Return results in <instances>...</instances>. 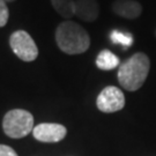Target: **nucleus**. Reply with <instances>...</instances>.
Returning a JSON list of instances; mask_svg holds the SVG:
<instances>
[{"instance_id": "nucleus-1", "label": "nucleus", "mask_w": 156, "mask_h": 156, "mask_svg": "<svg viewBox=\"0 0 156 156\" xmlns=\"http://www.w3.org/2000/svg\"><path fill=\"white\" fill-rule=\"evenodd\" d=\"M151 69V60L142 52L134 53L119 65L118 81L124 89L135 91L142 87Z\"/></svg>"}, {"instance_id": "nucleus-2", "label": "nucleus", "mask_w": 156, "mask_h": 156, "mask_svg": "<svg viewBox=\"0 0 156 156\" xmlns=\"http://www.w3.org/2000/svg\"><path fill=\"white\" fill-rule=\"evenodd\" d=\"M56 42L67 55H81L89 49L90 37L83 27L73 21H64L56 29Z\"/></svg>"}, {"instance_id": "nucleus-3", "label": "nucleus", "mask_w": 156, "mask_h": 156, "mask_svg": "<svg viewBox=\"0 0 156 156\" xmlns=\"http://www.w3.org/2000/svg\"><path fill=\"white\" fill-rule=\"evenodd\" d=\"M2 128L6 135L13 139H21L34 129V117L30 112L22 109L8 111L2 120Z\"/></svg>"}, {"instance_id": "nucleus-4", "label": "nucleus", "mask_w": 156, "mask_h": 156, "mask_svg": "<svg viewBox=\"0 0 156 156\" xmlns=\"http://www.w3.org/2000/svg\"><path fill=\"white\" fill-rule=\"evenodd\" d=\"M13 52L23 62H34L38 57V49L33 37L24 30H16L9 37Z\"/></svg>"}, {"instance_id": "nucleus-5", "label": "nucleus", "mask_w": 156, "mask_h": 156, "mask_svg": "<svg viewBox=\"0 0 156 156\" xmlns=\"http://www.w3.org/2000/svg\"><path fill=\"white\" fill-rule=\"evenodd\" d=\"M96 104L98 110L102 112H117L125 106V96L119 88L115 86H108L100 93Z\"/></svg>"}, {"instance_id": "nucleus-6", "label": "nucleus", "mask_w": 156, "mask_h": 156, "mask_svg": "<svg viewBox=\"0 0 156 156\" xmlns=\"http://www.w3.org/2000/svg\"><path fill=\"white\" fill-rule=\"evenodd\" d=\"M67 129L64 125L42 123L33 129L34 138L41 142H59L66 136Z\"/></svg>"}, {"instance_id": "nucleus-7", "label": "nucleus", "mask_w": 156, "mask_h": 156, "mask_svg": "<svg viewBox=\"0 0 156 156\" xmlns=\"http://www.w3.org/2000/svg\"><path fill=\"white\" fill-rule=\"evenodd\" d=\"M112 11L119 16L133 20L141 15L142 6L136 0H116L112 4Z\"/></svg>"}, {"instance_id": "nucleus-8", "label": "nucleus", "mask_w": 156, "mask_h": 156, "mask_svg": "<svg viewBox=\"0 0 156 156\" xmlns=\"http://www.w3.org/2000/svg\"><path fill=\"white\" fill-rule=\"evenodd\" d=\"M100 7L96 0H78L75 2V15L86 22H94L98 17Z\"/></svg>"}, {"instance_id": "nucleus-9", "label": "nucleus", "mask_w": 156, "mask_h": 156, "mask_svg": "<svg viewBox=\"0 0 156 156\" xmlns=\"http://www.w3.org/2000/svg\"><path fill=\"white\" fill-rule=\"evenodd\" d=\"M120 65V60L110 50L101 51L96 59V66L102 71H111Z\"/></svg>"}, {"instance_id": "nucleus-10", "label": "nucleus", "mask_w": 156, "mask_h": 156, "mask_svg": "<svg viewBox=\"0 0 156 156\" xmlns=\"http://www.w3.org/2000/svg\"><path fill=\"white\" fill-rule=\"evenodd\" d=\"M55 11L62 17L71 19L75 15V1L74 0H51Z\"/></svg>"}, {"instance_id": "nucleus-11", "label": "nucleus", "mask_w": 156, "mask_h": 156, "mask_svg": "<svg viewBox=\"0 0 156 156\" xmlns=\"http://www.w3.org/2000/svg\"><path fill=\"white\" fill-rule=\"evenodd\" d=\"M111 41L115 44L125 45V46H129L133 43V37L129 34H125L118 30H113L111 33Z\"/></svg>"}, {"instance_id": "nucleus-12", "label": "nucleus", "mask_w": 156, "mask_h": 156, "mask_svg": "<svg viewBox=\"0 0 156 156\" xmlns=\"http://www.w3.org/2000/svg\"><path fill=\"white\" fill-rule=\"evenodd\" d=\"M8 17H9V11L6 5V1L0 0V28L5 27L6 23L8 22Z\"/></svg>"}, {"instance_id": "nucleus-13", "label": "nucleus", "mask_w": 156, "mask_h": 156, "mask_svg": "<svg viewBox=\"0 0 156 156\" xmlns=\"http://www.w3.org/2000/svg\"><path fill=\"white\" fill-rule=\"evenodd\" d=\"M0 156H17V154L9 146L0 145Z\"/></svg>"}, {"instance_id": "nucleus-14", "label": "nucleus", "mask_w": 156, "mask_h": 156, "mask_svg": "<svg viewBox=\"0 0 156 156\" xmlns=\"http://www.w3.org/2000/svg\"><path fill=\"white\" fill-rule=\"evenodd\" d=\"M4 1H6V2H12V1H15V0H4Z\"/></svg>"}, {"instance_id": "nucleus-15", "label": "nucleus", "mask_w": 156, "mask_h": 156, "mask_svg": "<svg viewBox=\"0 0 156 156\" xmlns=\"http://www.w3.org/2000/svg\"><path fill=\"white\" fill-rule=\"evenodd\" d=\"M155 36H156V31H155Z\"/></svg>"}]
</instances>
